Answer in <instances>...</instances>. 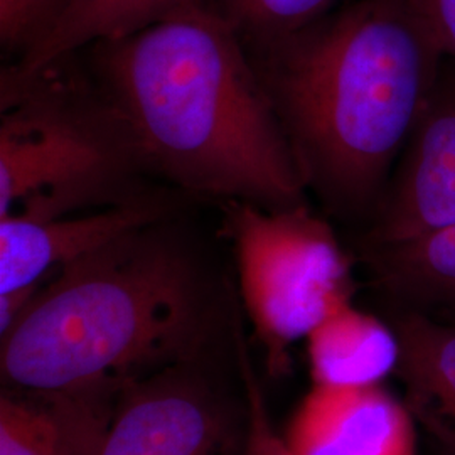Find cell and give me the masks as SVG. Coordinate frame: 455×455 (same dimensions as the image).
Returning <instances> with one entry per match:
<instances>
[{
	"label": "cell",
	"instance_id": "6da1fadb",
	"mask_svg": "<svg viewBox=\"0 0 455 455\" xmlns=\"http://www.w3.org/2000/svg\"><path fill=\"white\" fill-rule=\"evenodd\" d=\"M93 48L103 95L147 164L201 195L304 206L307 184L257 66L210 4Z\"/></svg>",
	"mask_w": 455,
	"mask_h": 455
},
{
	"label": "cell",
	"instance_id": "7a4b0ae2",
	"mask_svg": "<svg viewBox=\"0 0 455 455\" xmlns=\"http://www.w3.org/2000/svg\"><path fill=\"white\" fill-rule=\"evenodd\" d=\"M255 49L307 188L342 216L376 210L445 61L419 11L358 0Z\"/></svg>",
	"mask_w": 455,
	"mask_h": 455
},
{
	"label": "cell",
	"instance_id": "3957f363",
	"mask_svg": "<svg viewBox=\"0 0 455 455\" xmlns=\"http://www.w3.org/2000/svg\"><path fill=\"white\" fill-rule=\"evenodd\" d=\"M139 228L56 272L0 336L9 390L118 403L184 358L201 329L195 265L157 228Z\"/></svg>",
	"mask_w": 455,
	"mask_h": 455
},
{
	"label": "cell",
	"instance_id": "277c9868",
	"mask_svg": "<svg viewBox=\"0 0 455 455\" xmlns=\"http://www.w3.org/2000/svg\"><path fill=\"white\" fill-rule=\"evenodd\" d=\"M49 66L4 90L0 124V216L24 212L60 218L110 208L147 164L108 98L61 82Z\"/></svg>",
	"mask_w": 455,
	"mask_h": 455
},
{
	"label": "cell",
	"instance_id": "5b68a950",
	"mask_svg": "<svg viewBox=\"0 0 455 455\" xmlns=\"http://www.w3.org/2000/svg\"><path fill=\"white\" fill-rule=\"evenodd\" d=\"M225 210L244 307L270 371L282 373L291 344L351 304V261L332 228L306 204L268 210L228 201Z\"/></svg>",
	"mask_w": 455,
	"mask_h": 455
},
{
	"label": "cell",
	"instance_id": "8992f818",
	"mask_svg": "<svg viewBox=\"0 0 455 455\" xmlns=\"http://www.w3.org/2000/svg\"><path fill=\"white\" fill-rule=\"evenodd\" d=\"M455 228V65L445 60L374 210L363 248L411 243Z\"/></svg>",
	"mask_w": 455,
	"mask_h": 455
},
{
	"label": "cell",
	"instance_id": "52a82bcc",
	"mask_svg": "<svg viewBox=\"0 0 455 455\" xmlns=\"http://www.w3.org/2000/svg\"><path fill=\"white\" fill-rule=\"evenodd\" d=\"M223 407L176 368L122 393L100 455H242Z\"/></svg>",
	"mask_w": 455,
	"mask_h": 455
},
{
	"label": "cell",
	"instance_id": "ba28073f",
	"mask_svg": "<svg viewBox=\"0 0 455 455\" xmlns=\"http://www.w3.org/2000/svg\"><path fill=\"white\" fill-rule=\"evenodd\" d=\"M161 221L156 203L135 197L90 214L0 216V293L31 287L116 238Z\"/></svg>",
	"mask_w": 455,
	"mask_h": 455
},
{
	"label": "cell",
	"instance_id": "9c48e42d",
	"mask_svg": "<svg viewBox=\"0 0 455 455\" xmlns=\"http://www.w3.org/2000/svg\"><path fill=\"white\" fill-rule=\"evenodd\" d=\"M283 439L293 455H417L411 413L381 385H314Z\"/></svg>",
	"mask_w": 455,
	"mask_h": 455
},
{
	"label": "cell",
	"instance_id": "30bf717a",
	"mask_svg": "<svg viewBox=\"0 0 455 455\" xmlns=\"http://www.w3.org/2000/svg\"><path fill=\"white\" fill-rule=\"evenodd\" d=\"M391 325L408 411L445 454L455 455V319L400 309Z\"/></svg>",
	"mask_w": 455,
	"mask_h": 455
},
{
	"label": "cell",
	"instance_id": "8fae6325",
	"mask_svg": "<svg viewBox=\"0 0 455 455\" xmlns=\"http://www.w3.org/2000/svg\"><path fill=\"white\" fill-rule=\"evenodd\" d=\"M114 411L97 398L4 388L0 455H100Z\"/></svg>",
	"mask_w": 455,
	"mask_h": 455
},
{
	"label": "cell",
	"instance_id": "7c38bea8",
	"mask_svg": "<svg viewBox=\"0 0 455 455\" xmlns=\"http://www.w3.org/2000/svg\"><path fill=\"white\" fill-rule=\"evenodd\" d=\"M199 4L208 0H71L48 34L20 56L2 88L11 90L29 82L43 69L65 61L76 49L135 33Z\"/></svg>",
	"mask_w": 455,
	"mask_h": 455
},
{
	"label": "cell",
	"instance_id": "4fadbf2b",
	"mask_svg": "<svg viewBox=\"0 0 455 455\" xmlns=\"http://www.w3.org/2000/svg\"><path fill=\"white\" fill-rule=\"evenodd\" d=\"M314 385L364 388L381 385L400 363V342L393 325L353 304L329 315L309 336Z\"/></svg>",
	"mask_w": 455,
	"mask_h": 455
},
{
	"label": "cell",
	"instance_id": "5bb4252c",
	"mask_svg": "<svg viewBox=\"0 0 455 455\" xmlns=\"http://www.w3.org/2000/svg\"><path fill=\"white\" fill-rule=\"evenodd\" d=\"M363 251L374 285L400 309L455 319V228L411 243Z\"/></svg>",
	"mask_w": 455,
	"mask_h": 455
},
{
	"label": "cell",
	"instance_id": "9a60e30c",
	"mask_svg": "<svg viewBox=\"0 0 455 455\" xmlns=\"http://www.w3.org/2000/svg\"><path fill=\"white\" fill-rule=\"evenodd\" d=\"M253 48L297 33L338 9L341 0H208Z\"/></svg>",
	"mask_w": 455,
	"mask_h": 455
},
{
	"label": "cell",
	"instance_id": "2e32d148",
	"mask_svg": "<svg viewBox=\"0 0 455 455\" xmlns=\"http://www.w3.org/2000/svg\"><path fill=\"white\" fill-rule=\"evenodd\" d=\"M71 0H0V39L20 56L41 41Z\"/></svg>",
	"mask_w": 455,
	"mask_h": 455
},
{
	"label": "cell",
	"instance_id": "e0dca14e",
	"mask_svg": "<svg viewBox=\"0 0 455 455\" xmlns=\"http://www.w3.org/2000/svg\"><path fill=\"white\" fill-rule=\"evenodd\" d=\"M240 366L248 405V425L242 455H293L285 439L276 435L270 423L260 387L244 355L243 346H240Z\"/></svg>",
	"mask_w": 455,
	"mask_h": 455
},
{
	"label": "cell",
	"instance_id": "ac0fdd59",
	"mask_svg": "<svg viewBox=\"0 0 455 455\" xmlns=\"http://www.w3.org/2000/svg\"><path fill=\"white\" fill-rule=\"evenodd\" d=\"M434 34L445 60L455 65V0H410Z\"/></svg>",
	"mask_w": 455,
	"mask_h": 455
},
{
	"label": "cell",
	"instance_id": "d6986e66",
	"mask_svg": "<svg viewBox=\"0 0 455 455\" xmlns=\"http://www.w3.org/2000/svg\"><path fill=\"white\" fill-rule=\"evenodd\" d=\"M37 291H39V283L11 291V292L0 293V336L5 334L14 325L19 315L29 306Z\"/></svg>",
	"mask_w": 455,
	"mask_h": 455
}]
</instances>
